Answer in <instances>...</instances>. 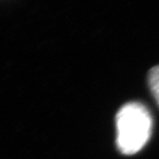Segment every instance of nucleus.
<instances>
[{"mask_svg": "<svg viewBox=\"0 0 159 159\" xmlns=\"http://www.w3.org/2000/svg\"><path fill=\"white\" fill-rule=\"evenodd\" d=\"M152 117L142 103L131 102L119 109L116 115L118 149L131 156L142 150L151 136Z\"/></svg>", "mask_w": 159, "mask_h": 159, "instance_id": "1", "label": "nucleus"}, {"mask_svg": "<svg viewBox=\"0 0 159 159\" xmlns=\"http://www.w3.org/2000/svg\"><path fill=\"white\" fill-rule=\"evenodd\" d=\"M148 80L152 95L159 105V66L150 69Z\"/></svg>", "mask_w": 159, "mask_h": 159, "instance_id": "2", "label": "nucleus"}]
</instances>
